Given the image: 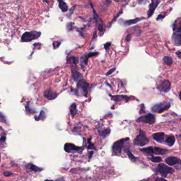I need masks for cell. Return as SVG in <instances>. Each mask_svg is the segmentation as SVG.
Wrapping results in <instances>:
<instances>
[{
  "mask_svg": "<svg viewBox=\"0 0 181 181\" xmlns=\"http://www.w3.org/2000/svg\"><path fill=\"white\" fill-rule=\"evenodd\" d=\"M144 104H142L141 106V110H140V113H144Z\"/></svg>",
  "mask_w": 181,
  "mask_h": 181,
  "instance_id": "cell-40",
  "label": "cell"
},
{
  "mask_svg": "<svg viewBox=\"0 0 181 181\" xmlns=\"http://www.w3.org/2000/svg\"><path fill=\"white\" fill-rule=\"evenodd\" d=\"M0 162H1V154H0Z\"/></svg>",
  "mask_w": 181,
  "mask_h": 181,
  "instance_id": "cell-43",
  "label": "cell"
},
{
  "mask_svg": "<svg viewBox=\"0 0 181 181\" xmlns=\"http://www.w3.org/2000/svg\"><path fill=\"white\" fill-rule=\"evenodd\" d=\"M94 154V151H90L89 152V159H90L91 158H92V155Z\"/></svg>",
  "mask_w": 181,
  "mask_h": 181,
  "instance_id": "cell-42",
  "label": "cell"
},
{
  "mask_svg": "<svg viewBox=\"0 0 181 181\" xmlns=\"http://www.w3.org/2000/svg\"><path fill=\"white\" fill-rule=\"evenodd\" d=\"M149 141V140L146 136L145 132L140 130L139 134L136 136L133 141V144L136 146L144 147L146 146Z\"/></svg>",
  "mask_w": 181,
  "mask_h": 181,
  "instance_id": "cell-1",
  "label": "cell"
},
{
  "mask_svg": "<svg viewBox=\"0 0 181 181\" xmlns=\"http://www.w3.org/2000/svg\"><path fill=\"white\" fill-rule=\"evenodd\" d=\"M170 107H171L170 102L166 103L165 102H162L154 105L151 108V110L152 112H154L162 113L164 112V111L168 110V108H169Z\"/></svg>",
  "mask_w": 181,
  "mask_h": 181,
  "instance_id": "cell-5",
  "label": "cell"
},
{
  "mask_svg": "<svg viewBox=\"0 0 181 181\" xmlns=\"http://www.w3.org/2000/svg\"><path fill=\"white\" fill-rule=\"evenodd\" d=\"M129 141V138H126L125 139H121L114 142L112 146V155L118 156L122 152V149L125 142Z\"/></svg>",
  "mask_w": 181,
  "mask_h": 181,
  "instance_id": "cell-2",
  "label": "cell"
},
{
  "mask_svg": "<svg viewBox=\"0 0 181 181\" xmlns=\"http://www.w3.org/2000/svg\"><path fill=\"white\" fill-rule=\"evenodd\" d=\"M40 33L36 32H28L25 33L22 37V40L24 42H30L33 40L36 39L37 38L40 37Z\"/></svg>",
  "mask_w": 181,
  "mask_h": 181,
  "instance_id": "cell-8",
  "label": "cell"
},
{
  "mask_svg": "<svg viewBox=\"0 0 181 181\" xmlns=\"http://www.w3.org/2000/svg\"><path fill=\"white\" fill-rule=\"evenodd\" d=\"M131 40V35L128 34L125 37V40L127 42H129Z\"/></svg>",
  "mask_w": 181,
  "mask_h": 181,
  "instance_id": "cell-36",
  "label": "cell"
},
{
  "mask_svg": "<svg viewBox=\"0 0 181 181\" xmlns=\"http://www.w3.org/2000/svg\"><path fill=\"white\" fill-rule=\"evenodd\" d=\"M157 171L162 176L164 177H167L168 174H173L174 172L173 168H171L163 163H160L158 164Z\"/></svg>",
  "mask_w": 181,
  "mask_h": 181,
  "instance_id": "cell-4",
  "label": "cell"
},
{
  "mask_svg": "<svg viewBox=\"0 0 181 181\" xmlns=\"http://www.w3.org/2000/svg\"><path fill=\"white\" fill-rule=\"evenodd\" d=\"M159 2H160L159 1H157V0L156 1L153 0L151 1V3L150 4L149 6V10L147 12L148 18H150L153 15L157 7Z\"/></svg>",
  "mask_w": 181,
  "mask_h": 181,
  "instance_id": "cell-13",
  "label": "cell"
},
{
  "mask_svg": "<svg viewBox=\"0 0 181 181\" xmlns=\"http://www.w3.org/2000/svg\"><path fill=\"white\" fill-rule=\"evenodd\" d=\"M164 63L167 66H171L173 63V60L170 56H165L163 58Z\"/></svg>",
  "mask_w": 181,
  "mask_h": 181,
  "instance_id": "cell-26",
  "label": "cell"
},
{
  "mask_svg": "<svg viewBox=\"0 0 181 181\" xmlns=\"http://www.w3.org/2000/svg\"><path fill=\"white\" fill-rule=\"evenodd\" d=\"M64 150L66 152H78V153H81L83 150L84 149V146L82 147H77L74 144L70 143H67L64 145Z\"/></svg>",
  "mask_w": 181,
  "mask_h": 181,
  "instance_id": "cell-7",
  "label": "cell"
},
{
  "mask_svg": "<svg viewBox=\"0 0 181 181\" xmlns=\"http://www.w3.org/2000/svg\"><path fill=\"white\" fill-rule=\"evenodd\" d=\"M91 140H92L91 138L87 140V142H88V147H87V148L89 149H96V148L94 147V145L92 144V142H91Z\"/></svg>",
  "mask_w": 181,
  "mask_h": 181,
  "instance_id": "cell-31",
  "label": "cell"
},
{
  "mask_svg": "<svg viewBox=\"0 0 181 181\" xmlns=\"http://www.w3.org/2000/svg\"><path fill=\"white\" fill-rule=\"evenodd\" d=\"M133 29H134V35L136 36H139V35L141 34V29H140L139 27L137 26L134 27Z\"/></svg>",
  "mask_w": 181,
  "mask_h": 181,
  "instance_id": "cell-30",
  "label": "cell"
},
{
  "mask_svg": "<svg viewBox=\"0 0 181 181\" xmlns=\"http://www.w3.org/2000/svg\"><path fill=\"white\" fill-rule=\"evenodd\" d=\"M45 181H65L64 180V179L63 177H60V178H58V179H56L55 181H51V180H45Z\"/></svg>",
  "mask_w": 181,
  "mask_h": 181,
  "instance_id": "cell-39",
  "label": "cell"
},
{
  "mask_svg": "<svg viewBox=\"0 0 181 181\" xmlns=\"http://www.w3.org/2000/svg\"><path fill=\"white\" fill-rule=\"evenodd\" d=\"M59 7L63 12H66L68 10V6L67 4L63 2V1H59Z\"/></svg>",
  "mask_w": 181,
  "mask_h": 181,
  "instance_id": "cell-23",
  "label": "cell"
},
{
  "mask_svg": "<svg viewBox=\"0 0 181 181\" xmlns=\"http://www.w3.org/2000/svg\"><path fill=\"white\" fill-rule=\"evenodd\" d=\"M152 162L155 163H160L162 162V158L159 156H155L149 158Z\"/></svg>",
  "mask_w": 181,
  "mask_h": 181,
  "instance_id": "cell-28",
  "label": "cell"
},
{
  "mask_svg": "<svg viewBox=\"0 0 181 181\" xmlns=\"http://www.w3.org/2000/svg\"><path fill=\"white\" fill-rule=\"evenodd\" d=\"M176 54L177 55V56L179 57V58H181V53L180 50H179L178 52H177L176 53Z\"/></svg>",
  "mask_w": 181,
  "mask_h": 181,
  "instance_id": "cell-41",
  "label": "cell"
},
{
  "mask_svg": "<svg viewBox=\"0 0 181 181\" xmlns=\"http://www.w3.org/2000/svg\"><path fill=\"white\" fill-rule=\"evenodd\" d=\"M3 175L6 177H8V176H10L12 175H13V173H11L10 172H9V171H4L3 172Z\"/></svg>",
  "mask_w": 181,
  "mask_h": 181,
  "instance_id": "cell-34",
  "label": "cell"
},
{
  "mask_svg": "<svg viewBox=\"0 0 181 181\" xmlns=\"http://www.w3.org/2000/svg\"><path fill=\"white\" fill-rule=\"evenodd\" d=\"M45 96L50 100H52L56 97V94L51 90H47L45 92Z\"/></svg>",
  "mask_w": 181,
  "mask_h": 181,
  "instance_id": "cell-25",
  "label": "cell"
},
{
  "mask_svg": "<svg viewBox=\"0 0 181 181\" xmlns=\"http://www.w3.org/2000/svg\"><path fill=\"white\" fill-rule=\"evenodd\" d=\"M110 45H111V42H107L106 43V44H104V48H105V50H106V52H108V50H109V48H110Z\"/></svg>",
  "mask_w": 181,
  "mask_h": 181,
  "instance_id": "cell-33",
  "label": "cell"
},
{
  "mask_svg": "<svg viewBox=\"0 0 181 181\" xmlns=\"http://www.w3.org/2000/svg\"><path fill=\"white\" fill-rule=\"evenodd\" d=\"M175 138L173 135H170L165 140V144L169 147H172L175 142Z\"/></svg>",
  "mask_w": 181,
  "mask_h": 181,
  "instance_id": "cell-20",
  "label": "cell"
},
{
  "mask_svg": "<svg viewBox=\"0 0 181 181\" xmlns=\"http://www.w3.org/2000/svg\"><path fill=\"white\" fill-rule=\"evenodd\" d=\"M90 85L87 82L84 81V80H80L79 81V84H77V88L74 90V92L76 94H77L78 92H81L82 95L84 97H87L88 89L89 88Z\"/></svg>",
  "mask_w": 181,
  "mask_h": 181,
  "instance_id": "cell-3",
  "label": "cell"
},
{
  "mask_svg": "<svg viewBox=\"0 0 181 181\" xmlns=\"http://www.w3.org/2000/svg\"><path fill=\"white\" fill-rule=\"evenodd\" d=\"M126 154H127V155L128 156L129 158L133 162H135L137 160V159H138V157H136L134 156V155L132 154L131 152L129 149L126 150Z\"/></svg>",
  "mask_w": 181,
  "mask_h": 181,
  "instance_id": "cell-29",
  "label": "cell"
},
{
  "mask_svg": "<svg viewBox=\"0 0 181 181\" xmlns=\"http://www.w3.org/2000/svg\"><path fill=\"white\" fill-rule=\"evenodd\" d=\"M155 181H167L166 180L164 179L163 177H157V179L155 180Z\"/></svg>",
  "mask_w": 181,
  "mask_h": 181,
  "instance_id": "cell-38",
  "label": "cell"
},
{
  "mask_svg": "<svg viewBox=\"0 0 181 181\" xmlns=\"http://www.w3.org/2000/svg\"><path fill=\"white\" fill-rule=\"evenodd\" d=\"M115 70V68H114L111 69H110V70L109 71H108L107 73L106 74V76H110V74H113V72H114Z\"/></svg>",
  "mask_w": 181,
  "mask_h": 181,
  "instance_id": "cell-32",
  "label": "cell"
},
{
  "mask_svg": "<svg viewBox=\"0 0 181 181\" xmlns=\"http://www.w3.org/2000/svg\"><path fill=\"white\" fill-rule=\"evenodd\" d=\"M137 122H143L144 123L148 124L149 125H152L156 122V118L154 115L152 114H148L146 115L142 116L136 120Z\"/></svg>",
  "mask_w": 181,
  "mask_h": 181,
  "instance_id": "cell-6",
  "label": "cell"
},
{
  "mask_svg": "<svg viewBox=\"0 0 181 181\" xmlns=\"http://www.w3.org/2000/svg\"></svg>",
  "mask_w": 181,
  "mask_h": 181,
  "instance_id": "cell-44",
  "label": "cell"
},
{
  "mask_svg": "<svg viewBox=\"0 0 181 181\" xmlns=\"http://www.w3.org/2000/svg\"><path fill=\"white\" fill-rule=\"evenodd\" d=\"M168 151L169 150L166 149H163L158 147H154V154L156 155H165L168 152Z\"/></svg>",
  "mask_w": 181,
  "mask_h": 181,
  "instance_id": "cell-21",
  "label": "cell"
},
{
  "mask_svg": "<svg viewBox=\"0 0 181 181\" xmlns=\"http://www.w3.org/2000/svg\"><path fill=\"white\" fill-rule=\"evenodd\" d=\"M146 18L141 17V18H136L134 19H131V20H123L120 19V20L122 21H120L119 20V23L122 25L124 26H129L132 25H134L139 22V21H142L143 20H145Z\"/></svg>",
  "mask_w": 181,
  "mask_h": 181,
  "instance_id": "cell-11",
  "label": "cell"
},
{
  "mask_svg": "<svg viewBox=\"0 0 181 181\" xmlns=\"http://www.w3.org/2000/svg\"><path fill=\"white\" fill-rule=\"evenodd\" d=\"M122 13V12H120V13H118V14H117V15H116V16L114 18V19H113V20H112V21L110 22V26H111V25L113 24V22H114L116 21V19H117V18L118 17V16H120V15H121Z\"/></svg>",
  "mask_w": 181,
  "mask_h": 181,
  "instance_id": "cell-35",
  "label": "cell"
},
{
  "mask_svg": "<svg viewBox=\"0 0 181 181\" xmlns=\"http://www.w3.org/2000/svg\"><path fill=\"white\" fill-rule=\"evenodd\" d=\"M99 54L98 52H90L88 53L86 55L82 56L80 60V66H81L82 68H84L85 66L87 65L88 63V58L92 57V56H97Z\"/></svg>",
  "mask_w": 181,
  "mask_h": 181,
  "instance_id": "cell-10",
  "label": "cell"
},
{
  "mask_svg": "<svg viewBox=\"0 0 181 181\" xmlns=\"http://www.w3.org/2000/svg\"><path fill=\"white\" fill-rule=\"evenodd\" d=\"M172 41L174 45L180 46L181 43V32H174L172 35Z\"/></svg>",
  "mask_w": 181,
  "mask_h": 181,
  "instance_id": "cell-14",
  "label": "cell"
},
{
  "mask_svg": "<svg viewBox=\"0 0 181 181\" xmlns=\"http://www.w3.org/2000/svg\"><path fill=\"white\" fill-rule=\"evenodd\" d=\"M112 100H114L115 102H122L124 101L125 102H128L129 100H130V97L127 96H124V95H116V96H111L110 95Z\"/></svg>",
  "mask_w": 181,
  "mask_h": 181,
  "instance_id": "cell-17",
  "label": "cell"
},
{
  "mask_svg": "<svg viewBox=\"0 0 181 181\" xmlns=\"http://www.w3.org/2000/svg\"><path fill=\"white\" fill-rule=\"evenodd\" d=\"M27 167L28 168H29L30 170L32 171H34V172H40V171H43V169L39 167H37V166L33 165L32 164H29L27 166Z\"/></svg>",
  "mask_w": 181,
  "mask_h": 181,
  "instance_id": "cell-22",
  "label": "cell"
},
{
  "mask_svg": "<svg viewBox=\"0 0 181 181\" xmlns=\"http://www.w3.org/2000/svg\"><path fill=\"white\" fill-rule=\"evenodd\" d=\"M165 136V133L163 132H158L152 135V138L158 143L163 144L164 141Z\"/></svg>",
  "mask_w": 181,
  "mask_h": 181,
  "instance_id": "cell-16",
  "label": "cell"
},
{
  "mask_svg": "<svg viewBox=\"0 0 181 181\" xmlns=\"http://www.w3.org/2000/svg\"><path fill=\"white\" fill-rule=\"evenodd\" d=\"M91 6L93 10V13H94V19L96 22V26L97 27L98 29H99L100 32H102L104 30V24H103V21L97 15V13H96L95 11H94V8L92 7V6L91 5Z\"/></svg>",
  "mask_w": 181,
  "mask_h": 181,
  "instance_id": "cell-12",
  "label": "cell"
},
{
  "mask_svg": "<svg viewBox=\"0 0 181 181\" xmlns=\"http://www.w3.org/2000/svg\"><path fill=\"white\" fill-rule=\"evenodd\" d=\"M165 17V16L164 15H162V14H159V16H158L157 18L156 19V20L158 21V20H162Z\"/></svg>",
  "mask_w": 181,
  "mask_h": 181,
  "instance_id": "cell-37",
  "label": "cell"
},
{
  "mask_svg": "<svg viewBox=\"0 0 181 181\" xmlns=\"http://www.w3.org/2000/svg\"><path fill=\"white\" fill-rule=\"evenodd\" d=\"M140 150L146 156H152L154 154V147H152V146H149L147 148H142V149H141Z\"/></svg>",
  "mask_w": 181,
  "mask_h": 181,
  "instance_id": "cell-19",
  "label": "cell"
},
{
  "mask_svg": "<svg viewBox=\"0 0 181 181\" xmlns=\"http://www.w3.org/2000/svg\"><path fill=\"white\" fill-rule=\"evenodd\" d=\"M71 71H72V77H73V79L74 81L76 82L81 80V79H82V76L79 71L77 70L76 69L72 68L71 70Z\"/></svg>",
  "mask_w": 181,
  "mask_h": 181,
  "instance_id": "cell-18",
  "label": "cell"
},
{
  "mask_svg": "<svg viewBox=\"0 0 181 181\" xmlns=\"http://www.w3.org/2000/svg\"><path fill=\"white\" fill-rule=\"evenodd\" d=\"M70 110L71 114V115L72 117H74L76 115L77 113V110H76V103H72L70 107Z\"/></svg>",
  "mask_w": 181,
  "mask_h": 181,
  "instance_id": "cell-24",
  "label": "cell"
},
{
  "mask_svg": "<svg viewBox=\"0 0 181 181\" xmlns=\"http://www.w3.org/2000/svg\"><path fill=\"white\" fill-rule=\"evenodd\" d=\"M171 83L168 80H165L161 82L157 87V89L161 92H168L171 89Z\"/></svg>",
  "mask_w": 181,
  "mask_h": 181,
  "instance_id": "cell-9",
  "label": "cell"
},
{
  "mask_svg": "<svg viewBox=\"0 0 181 181\" xmlns=\"http://www.w3.org/2000/svg\"><path fill=\"white\" fill-rule=\"evenodd\" d=\"M165 162L168 164V165L174 166L176 164H180L181 160L176 157L171 156L166 158Z\"/></svg>",
  "mask_w": 181,
  "mask_h": 181,
  "instance_id": "cell-15",
  "label": "cell"
},
{
  "mask_svg": "<svg viewBox=\"0 0 181 181\" xmlns=\"http://www.w3.org/2000/svg\"><path fill=\"white\" fill-rule=\"evenodd\" d=\"M110 133V130L109 128L104 129L100 133V136L103 138H105L106 137L108 136Z\"/></svg>",
  "mask_w": 181,
  "mask_h": 181,
  "instance_id": "cell-27",
  "label": "cell"
}]
</instances>
